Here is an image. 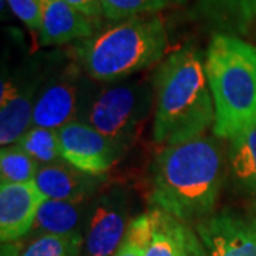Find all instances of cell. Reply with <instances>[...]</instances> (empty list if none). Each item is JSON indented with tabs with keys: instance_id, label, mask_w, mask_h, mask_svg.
Returning <instances> with one entry per match:
<instances>
[{
	"instance_id": "603a6c76",
	"label": "cell",
	"mask_w": 256,
	"mask_h": 256,
	"mask_svg": "<svg viewBox=\"0 0 256 256\" xmlns=\"http://www.w3.org/2000/svg\"><path fill=\"white\" fill-rule=\"evenodd\" d=\"M8 4L28 28L40 30L43 18L42 0H8Z\"/></svg>"
},
{
	"instance_id": "d6986e66",
	"label": "cell",
	"mask_w": 256,
	"mask_h": 256,
	"mask_svg": "<svg viewBox=\"0 0 256 256\" xmlns=\"http://www.w3.org/2000/svg\"><path fill=\"white\" fill-rule=\"evenodd\" d=\"M42 165L16 144L2 146L0 181L12 184L34 182Z\"/></svg>"
},
{
	"instance_id": "30bf717a",
	"label": "cell",
	"mask_w": 256,
	"mask_h": 256,
	"mask_svg": "<svg viewBox=\"0 0 256 256\" xmlns=\"http://www.w3.org/2000/svg\"><path fill=\"white\" fill-rule=\"evenodd\" d=\"M208 256H256V230L250 220L224 210L196 224Z\"/></svg>"
},
{
	"instance_id": "9c48e42d",
	"label": "cell",
	"mask_w": 256,
	"mask_h": 256,
	"mask_svg": "<svg viewBox=\"0 0 256 256\" xmlns=\"http://www.w3.org/2000/svg\"><path fill=\"white\" fill-rule=\"evenodd\" d=\"M48 72H30L2 82L0 90V144L8 146L32 126L37 97L48 77Z\"/></svg>"
},
{
	"instance_id": "7a4b0ae2",
	"label": "cell",
	"mask_w": 256,
	"mask_h": 256,
	"mask_svg": "<svg viewBox=\"0 0 256 256\" xmlns=\"http://www.w3.org/2000/svg\"><path fill=\"white\" fill-rule=\"evenodd\" d=\"M156 146H170L205 136L214 127L215 107L201 53L184 47L162 60L152 78Z\"/></svg>"
},
{
	"instance_id": "ba28073f",
	"label": "cell",
	"mask_w": 256,
	"mask_h": 256,
	"mask_svg": "<svg viewBox=\"0 0 256 256\" xmlns=\"http://www.w3.org/2000/svg\"><path fill=\"white\" fill-rule=\"evenodd\" d=\"M58 140L64 161L92 175L107 174L127 151L78 120L60 128Z\"/></svg>"
},
{
	"instance_id": "4fadbf2b",
	"label": "cell",
	"mask_w": 256,
	"mask_h": 256,
	"mask_svg": "<svg viewBox=\"0 0 256 256\" xmlns=\"http://www.w3.org/2000/svg\"><path fill=\"white\" fill-rule=\"evenodd\" d=\"M151 238L144 256H208L196 229L164 210H151Z\"/></svg>"
},
{
	"instance_id": "7402d4cb",
	"label": "cell",
	"mask_w": 256,
	"mask_h": 256,
	"mask_svg": "<svg viewBox=\"0 0 256 256\" xmlns=\"http://www.w3.org/2000/svg\"><path fill=\"white\" fill-rule=\"evenodd\" d=\"M151 238V215L141 214L131 220L124 240L114 256H144Z\"/></svg>"
},
{
	"instance_id": "4316f807",
	"label": "cell",
	"mask_w": 256,
	"mask_h": 256,
	"mask_svg": "<svg viewBox=\"0 0 256 256\" xmlns=\"http://www.w3.org/2000/svg\"><path fill=\"white\" fill-rule=\"evenodd\" d=\"M255 26H256V23H255Z\"/></svg>"
},
{
	"instance_id": "484cf974",
	"label": "cell",
	"mask_w": 256,
	"mask_h": 256,
	"mask_svg": "<svg viewBox=\"0 0 256 256\" xmlns=\"http://www.w3.org/2000/svg\"><path fill=\"white\" fill-rule=\"evenodd\" d=\"M250 224H252V226H254V229H255V230H256V214H255V215H254V218L250 220Z\"/></svg>"
},
{
	"instance_id": "ac0fdd59",
	"label": "cell",
	"mask_w": 256,
	"mask_h": 256,
	"mask_svg": "<svg viewBox=\"0 0 256 256\" xmlns=\"http://www.w3.org/2000/svg\"><path fill=\"white\" fill-rule=\"evenodd\" d=\"M14 144L33 156L40 165L53 164L63 160L58 130L32 127Z\"/></svg>"
},
{
	"instance_id": "44dd1931",
	"label": "cell",
	"mask_w": 256,
	"mask_h": 256,
	"mask_svg": "<svg viewBox=\"0 0 256 256\" xmlns=\"http://www.w3.org/2000/svg\"><path fill=\"white\" fill-rule=\"evenodd\" d=\"M82 236H36L28 246L23 248L20 256H80Z\"/></svg>"
},
{
	"instance_id": "9a60e30c",
	"label": "cell",
	"mask_w": 256,
	"mask_h": 256,
	"mask_svg": "<svg viewBox=\"0 0 256 256\" xmlns=\"http://www.w3.org/2000/svg\"><path fill=\"white\" fill-rule=\"evenodd\" d=\"M192 13L220 34H248L256 23V0H196Z\"/></svg>"
},
{
	"instance_id": "3957f363",
	"label": "cell",
	"mask_w": 256,
	"mask_h": 256,
	"mask_svg": "<svg viewBox=\"0 0 256 256\" xmlns=\"http://www.w3.org/2000/svg\"><path fill=\"white\" fill-rule=\"evenodd\" d=\"M204 66L215 107L214 136L229 141L256 126V46L215 33Z\"/></svg>"
},
{
	"instance_id": "6da1fadb",
	"label": "cell",
	"mask_w": 256,
	"mask_h": 256,
	"mask_svg": "<svg viewBox=\"0 0 256 256\" xmlns=\"http://www.w3.org/2000/svg\"><path fill=\"white\" fill-rule=\"evenodd\" d=\"M222 182L220 141L201 136L160 151L151 168L148 204L184 222H201L214 215Z\"/></svg>"
},
{
	"instance_id": "e0dca14e",
	"label": "cell",
	"mask_w": 256,
	"mask_h": 256,
	"mask_svg": "<svg viewBox=\"0 0 256 256\" xmlns=\"http://www.w3.org/2000/svg\"><path fill=\"white\" fill-rule=\"evenodd\" d=\"M228 161L235 180L256 196V126L229 140Z\"/></svg>"
},
{
	"instance_id": "8992f818",
	"label": "cell",
	"mask_w": 256,
	"mask_h": 256,
	"mask_svg": "<svg viewBox=\"0 0 256 256\" xmlns=\"http://www.w3.org/2000/svg\"><path fill=\"white\" fill-rule=\"evenodd\" d=\"M130 210L128 195L117 186L94 196L82 229L80 256H114L131 224Z\"/></svg>"
},
{
	"instance_id": "cb8c5ba5",
	"label": "cell",
	"mask_w": 256,
	"mask_h": 256,
	"mask_svg": "<svg viewBox=\"0 0 256 256\" xmlns=\"http://www.w3.org/2000/svg\"><path fill=\"white\" fill-rule=\"evenodd\" d=\"M64 2L87 18H97L102 16L101 0H64Z\"/></svg>"
},
{
	"instance_id": "52a82bcc",
	"label": "cell",
	"mask_w": 256,
	"mask_h": 256,
	"mask_svg": "<svg viewBox=\"0 0 256 256\" xmlns=\"http://www.w3.org/2000/svg\"><path fill=\"white\" fill-rule=\"evenodd\" d=\"M78 64H68L48 74L37 97L32 127L60 130L78 118L84 94L90 82L82 77Z\"/></svg>"
},
{
	"instance_id": "2e32d148",
	"label": "cell",
	"mask_w": 256,
	"mask_h": 256,
	"mask_svg": "<svg viewBox=\"0 0 256 256\" xmlns=\"http://www.w3.org/2000/svg\"><path fill=\"white\" fill-rule=\"evenodd\" d=\"M92 200L87 201H58L46 200L37 212L30 234L36 236H82L87 212Z\"/></svg>"
},
{
	"instance_id": "277c9868",
	"label": "cell",
	"mask_w": 256,
	"mask_h": 256,
	"mask_svg": "<svg viewBox=\"0 0 256 256\" xmlns=\"http://www.w3.org/2000/svg\"><path fill=\"white\" fill-rule=\"evenodd\" d=\"M166 48L164 20L158 14H141L77 42L74 54L90 80L108 82L124 80L161 62Z\"/></svg>"
},
{
	"instance_id": "5b68a950",
	"label": "cell",
	"mask_w": 256,
	"mask_h": 256,
	"mask_svg": "<svg viewBox=\"0 0 256 256\" xmlns=\"http://www.w3.org/2000/svg\"><path fill=\"white\" fill-rule=\"evenodd\" d=\"M152 102L154 88L146 82L124 78L97 86L90 82L77 120L128 150Z\"/></svg>"
},
{
	"instance_id": "ffe728a7",
	"label": "cell",
	"mask_w": 256,
	"mask_h": 256,
	"mask_svg": "<svg viewBox=\"0 0 256 256\" xmlns=\"http://www.w3.org/2000/svg\"><path fill=\"white\" fill-rule=\"evenodd\" d=\"M186 0H101L102 16L112 22L141 14H156L161 10L182 4Z\"/></svg>"
},
{
	"instance_id": "5bb4252c",
	"label": "cell",
	"mask_w": 256,
	"mask_h": 256,
	"mask_svg": "<svg viewBox=\"0 0 256 256\" xmlns=\"http://www.w3.org/2000/svg\"><path fill=\"white\" fill-rule=\"evenodd\" d=\"M42 46H57L94 36L92 18L84 16L64 0H42Z\"/></svg>"
},
{
	"instance_id": "d4e9b609",
	"label": "cell",
	"mask_w": 256,
	"mask_h": 256,
	"mask_svg": "<svg viewBox=\"0 0 256 256\" xmlns=\"http://www.w3.org/2000/svg\"><path fill=\"white\" fill-rule=\"evenodd\" d=\"M23 250L22 244L18 242H10V244H2L0 248V256H20Z\"/></svg>"
},
{
	"instance_id": "8fae6325",
	"label": "cell",
	"mask_w": 256,
	"mask_h": 256,
	"mask_svg": "<svg viewBox=\"0 0 256 256\" xmlns=\"http://www.w3.org/2000/svg\"><path fill=\"white\" fill-rule=\"evenodd\" d=\"M47 198L34 182L0 181V240L18 242L32 232L37 212Z\"/></svg>"
},
{
	"instance_id": "7c38bea8",
	"label": "cell",
	"mask_w": 256,
	"mask_h": 256,
	"mask_svg": "<svg viewBox=\"0 0 256 256\" xmlns=\"http://www.w3.org/2000/svg\"><path fill=\"white\" fill-rule=\"evenodd\" d=\"M107 175H92L60 160L42 165L34 184L47 200L87 201L97 196V191L106 182Z\"/></svg>"
}]
</instances>
